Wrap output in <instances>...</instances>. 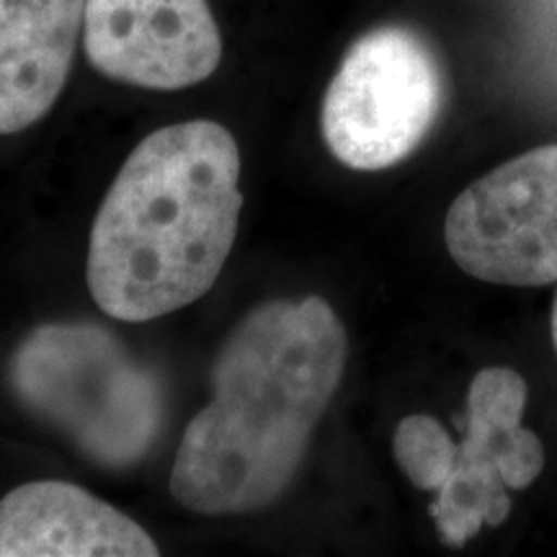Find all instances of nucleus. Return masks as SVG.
Masks as SVG:
<instances>
[{"instance_id":"nucleus-1","label":"nucleus","mask_w":557,"mask_h":557,"mask_svg":"<svg viewBox=\"0 0 557 557\" xmlns=\"http://www.w3.org/2000/svg\"><path fill=\"white\" fill-rule=\"evenodd\" d=\"M348 338L323 297L271 299L230 331L212 398L184 431L171 496L205 517L269 508L295 480L346 369Z\"/></svg>"},{"instance_id":"nucleus-2","label":"nucleus","mask_w":557,"mask_h":557,"mask_svg":"<svg viewBox=\"0 0 557 557\" xmlns=\"http://www.w3.org/2000/svg\"><path fill=\"white\" fill-rule=\"evenodd\" d=\"M240 150L218 122L152 132L111 181L86 278L109 318L148 323L214 287L240 225Z\"/></svg>"},{"instance_id":"nucleus-3","label":"nucleus","mask_w":557,"mask_h":557,"mask_svg":"<svg viewBox=\"0 0 557 557\" xmlns=\"http://www.w3.org/2000/svg\"><path fill=\"white\" fill-rule=\"evenodd\" d=\"M9 374L21 406L90 462L129 468L156 447L163 382L101 325H39L13 351Z\"/></svg>"},{"instance_id":"nucleus-4","label":"nucleus","mask_w":557,"mask_h":557,"mask_svg":"<svg viewBox=\"0 0 557 557\" xmlns=\"http://www.w3.org/2000/svg\"><path fill=\"white\" fill-rule=\"evenodd\" d=\"M442 73L418 34L382 26L348 50L323 99L329 150L354 171H385L406 160L434 127Z\"/></svg>"},{"instance_id":"nucleus-5","label":"nucleus","mask_w":557,"mask_h":557,"mask_svg":"<svg viewBox=\"0 0 557 557\" xmlns=\"http://www.w3.org/2000/svg\"><path fill=\"white\" fill-rule=\"evenodd\" d=\"M451 261L506 287L557 282V143L506 160L451 201L444 220Z\"/></svg>"},{"instance_id":"nucleus-6","label":"nucleus","mask_w":557,"mask_h":557,"mask_svg":"<svg viewBox=\"0 0 557 557\" xmlns=\"http://www.w3.org/2000/svg\"><path fill=\"white\" fill-rule=\"evenodd\" d=\"M527 395L517 369L485 367L472 377L455 470L431 504L444 545L462 547L483 527L504 524L508 491H524L545 470L540 436L521 426Z\"/></svg>"},{"instance_id":"nucleus-7","label":"nucleus","mask_w":557,"mask_h":557,"mask_svg":"<svg viewBox=\"0 0 557 557\" xmlns=\"http://www.w3.org/2000/svg\"><path fill=\"white\" fill-rule=\"evenodd\" d=\"M83 45L101 75L148 90L197 86L222 60L207 0H86Z\"/></svg>"},{"instance_id":"nucleus-8","label":"nucleus","mask_w":557,"mask_h":557,"mask_svg":"<svg viewBox=\"0 0 557 557\" xmlns=\"http://www.w3.org/2000/svg\"><path fill=\"white\" fill-rule=\"evenodd\" d=\"M156 540L86 487L39 480L0 500V557H156Z\"/></svg>"},{"instance_id":"nucleus-9","label":"nucleus","mask_w":557,"mask_h":557,"mask_svg":"<svg viewBox=\"0 0 557 557\" xmlns=\"http://www.w3.org/2000/svg\"><path fill=\"white\" fill-rule=\"evenodd\" d=\"M86 0H0V135L50 114L73 67Z\"/></svg>"},{"instance_id":"nucleus-10","label":"nucleus","mask_w":557,"mask_h":557,"mask_svg":"<svg viewBox=\"0 0 557 557\" xmlns=\"http://www.w3.org/2000/svg\"><path fill=\"white\" fill-rule=\"evenodd\" d=\"M393 455L418 491L438 493L455 470L457 444L436 418L408 416L395 429Z\"/></svg>"},{"instance_id":"nucleus-11","label":"nucleus","mask_w":557,"mask_h":557,"mask_svg":"<svg viewBox=\"0 0 557 557\" xmlns=\"http://www.w3.org/2000/svg\"><path fill=\"white\" fill-rule=\"evenodd\" d=\"M553 344H555V351H557V297H555V305H553Z\"/></svg>"}]
</instances>
